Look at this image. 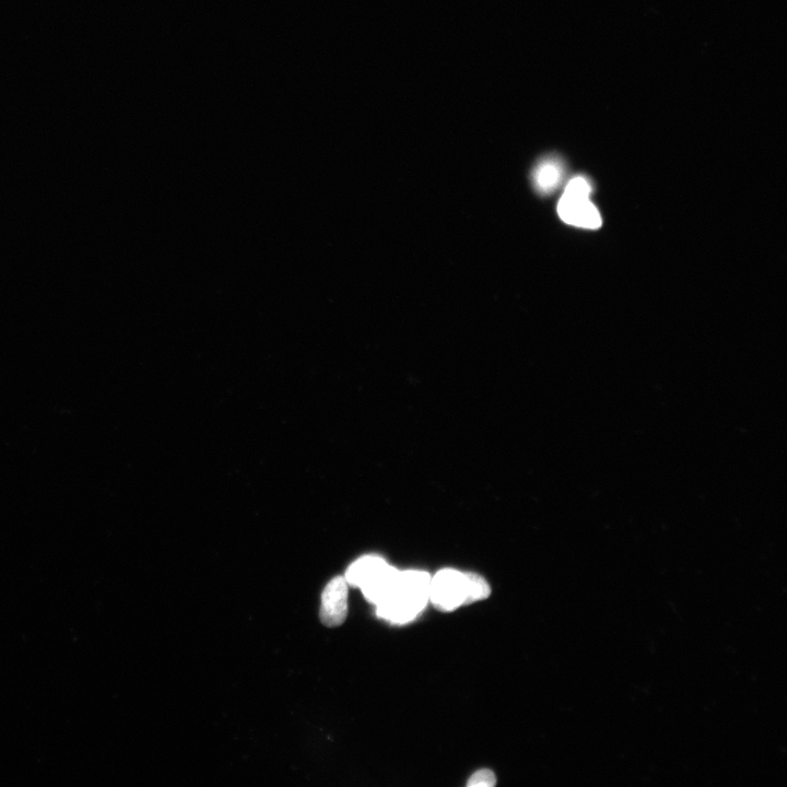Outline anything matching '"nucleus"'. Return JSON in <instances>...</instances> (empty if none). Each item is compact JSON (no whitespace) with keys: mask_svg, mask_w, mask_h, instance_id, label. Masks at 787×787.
<instances>
[{"mask_svg":"<svg viewBox=\"0 0 787 787\" xmlns=\"http://www.w3.org/2000/svg\"><path fill=\"white\" fill-rule=\"evenodd\" d=\"M430 574L424 571L399 573L394 590L377 605L378 616L394 625L415 620L429 603Z\"/></svg>","mask_w":787,"mask_h":787,"instance_id":"1","label":"nucleus"},{"mask_svg":"<svg viewBox=\"0 0 787 787\" xmlns=\"http://www.w3.org/2000/svg\"><path fill=\"white\" fill-rule=\"evenodd\" d=\"M593 191L592 182L585 176H575L570 180L558 204L560 219L575 228L586 230L601 228L603 218L592 202Z\"/></svg>","mask_w":787,"mask_h":787,"instance_id":"2","label":"nucleus"},{"mask_svg":"<svg viewBox=\"0 0 787 787\" xmlns=\"http://www.w3.org/2000/svg\"><path fill=\"white\" fill-rule=\"evenodd\" d=\"M429 602L444 613L467 605L465 573L444 569L434 575L430 581Z\"/></svg>","mask_w":787,"mask_h":787,"instance_id":"3","label":"nucleus"},{"mask_svg":"<svg viewBox=\"0 0 787 787\" xmlns=\"http://www.w3.org/2000/svg\"><path fill=\"white\" fill-rule=\"evenodd\" d=\"M348 583L337 577L327 584L322 595L320 617L326 627L342 626L348 615Z\"/></svg>","mask_w":787,"mask_h":787,"instance_id":"4","label":"nucleus"},{"mask_svg":"<svg viewBox=\"0 0 787 787\" xmlns=\"http://www.w3.org/2000/svg\"><path fill=\"white\" fill-rule=\"evenodd\" d=\"M566 166L557 156H548L540 160L533 171V185L542 195L554 194L565 180Z\"/></svg>","mask_w":787,"mask_h":787,"instance_id":"5","label":"nucleus"},{"mask_svg":"<svg viewBox=\"0 0 787 787\" xmlns=\"http://www.w3.org/2000/svg\"><path fill=\"white\" fill-rule=\"evenodd\" d=\"M399 573L401 571L389 565L375 575L366 585H363L361 591L364 597L367 598V601L375 606L384 602L394 590Z\"/></svg>","mask_w":787,"mask_h":787,"instance_id":"6","label":"nucleus"},{"mask_svg":"<svg viewBox=\"0 0 787 787\" xmlns=\"http://www.w3.org/2000/svg\"><path fill=\"white\" fill-rule=\"evenodd\" d=\"M387 566L389 563L379 556H364L352 563L344 578L348 585L361 589Z\"/></svg>","mask_w":787,"mask_h":787,"instance_id":"7","label":"nucleus"},{"mask_svg":"<svg viewBox=\"0 0 787 787\" xmlns=\"http://www.w3.org/2000/svg\"><path fill=\"white\" fill-rule=\"evenodd\" d=\"M467 585V605L484 601L491 594L488 582L477 573H465Z\"/></svg>","mask_w":787,"mask_h":787,"instance_id":"8","label":"nucleus"},{"mask_svg":"<svg viewBox=\"0 0 787 787\" xmlns=\"http://www.w3.org/2000/svg\"><path fill=\"white\" fill-rule=\"evenodd\" d=\"M497 784L495 773L490 770H479L472 775L469 779L467 786L469 787H492Z\"/></svg>","mask_w":787,"mask_h":787,"instance_id":"9","label":"nucleus"}]
</instances>
